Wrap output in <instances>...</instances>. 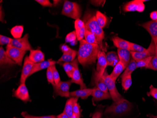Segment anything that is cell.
I'll return each mask as SVG.
<instances>
[{
  "instance_id": "cell-54",
  "label": "cell",
  "mask_w": 157,
  "mask_h": 118,
  "mask_svg": "<svg viewBox=\"0 0 157 118\" xmlns=\"http://www.w3.org/2000/svg\"><path fill=\"white\" fill-rule=\"evenodd\" d=\"M147 116L151 118H157V115H151V114H149V115H147Z\"/></svg>"
},
{
  "instance_id": "cell-9",
  "label": "cell",
  "mask_w": 157,
  "mask_h": 118,
  "mask_svg": "<svg viewBox=\"0 0 157 118\" xmlns=\"http://www.w3.org/2000/svg\"><path fill=\"white\" fill-rule=\"evenodd\" d=\"M71 80H68L67 81H61L58 84L54 86L55 93L57 96H59L61 97H70V88L72 85Z\"/></svg>"
},
{
  "instance_id": "cell-23",
  "label": "cell",
  "mask_w": 157,
  "mask_h": 118,
  "mask_svg": "<svg viewBox=\"0 0 157 118\" xmlns=\"http://www.w3.org/2000/svg\"><path fill=\"white\" fill-rule=\"evenodd\" d=\"M78 97H70L66 102L63 112H65L69 118H72L73 115V108L76 102H78Z\"/></svg>"
},
{
  "instance_id": "cell-12",
  "label": "cell",
  "mask_w": 157,
  "mask_h": 118,
  "mask_svg": "<svg viewBox=\"0 0 157 118\" xmlns=\"http://www.w3.org/2000/svg\"><path fill=\"white\" fill-rule=\"evenodd\" d=\"M28 38H29V35L26 34L24 35L23 38L20 39H13L10 43V45L21 50L26 51H30L31 50H32V47L28 40Z\"/></svg>"
},
{
  "instance_id": "cell-36",
  "label": "cell",
  "mask_w": 157,
  "mask_h": 118,
  "mask_svg": "<svg viewBox=\"0 0 157 118\" xmlns=\"http://www.w3.org/2000/svg\"><path fill=\"white\" fill-rule=\"evenodd\" d=\"M145 68L157 71V55L155 54V55L153 56L151 61Z\"/></svg>"
},
{
  "instance_id": "cell-3",
  "label": "cell",
  "mask_w": 157,
  "mask_h": 118,
  "mask_svg": "<svg viewBox=\"0 0 157 118\" xmlns=\"http://www.w3.org/2000/svg\"><path fill=\"white\" fill-rule=\"evenodd\" d=\"M131 108V103L123 98L117 102H114L112 105L107 107L105 110V114L121 116L128 112Z\"/></svg>"
},
{
  "instance_id": "cell-29",
  "label": "cell",
  "mask_w": 157,
  "mask_h": 118,
  "mask_svg": "<svg viewBox=\"0 0 157 118\" xmlns=\"http://www.w3.org/2000/svg\"><path fill=\"white\" fill-rule=\"evenodd\" d=\"M24 31V26H16L11 28L10 33L14 39H21Z\"/></svg>"
},
{
  "instance_id": "cell-31",
  "label": "cell",
  "mask_w": 157,
  "mask_h": 118,
  "mask_svg": "<svg viewBox=\"0 0 157 118\" xmlns=\"http://www.w3.org/2000/svg\"><path fill=\"white\" fill-rule=\"evenodd\" d=\"M84 39L88 43H90V44H97V45L100 46L99 43L96 36L92 33L87 31V30H86Z\"/></svg>"
},
{
  "instance_id": "cell-25",
  "label": "cell",
  "mask_w": 157,
  "mask_h": 118,
  "mask_svg": "<svg viewBox=\"0 0 157 118\" xmlns=\"http://www.w3.org/2000/svg\"><path fill=\"white\" fill-rule=\"evenodd\" d=\"M77 53L75 50H73L72 51L69 53L63 54L61 57L58 60L57 63H59L60 62H64V63H71L75 60Z\"/></svg>"
},
{
  "instance_id": "cell-5",
  "label": "cell",
  "mask_w": 157,
  "mask_h": 118,
  "mask_svg": "<svg viewBox=\"0 0 157 118\" xmlns=\"http://www.w3.org/2000/svg\"><path fill=\"white\" fill-rule=\"evenodd\" d=\"M103 78L113 101L117 102L122 99L123 97L117 90L115 81L110 77V75H108L106 71H105Z\"/></svg>"
},
{
  "instance_id": "cell-13",
  "label": "cell",
  "mask_w": 157,
  "mask_h": 118,
  "mask_svg": "<svg viewBox=\"0 0 157 118\" xmlns=\"http://www.w3.org/2000/svg\"><path fill=\"white\" fill-rule=\"evenodd\" d=\"M34 64V63L30 60L28 56H26L24 59L22 71L21 72L20 79V84H24L25 83L27 78L29 77L30 75Z\"/></svg>"
},
{
  "instance_id": "cell-32",
  "label": "cell",
  "mask_w": 157,
  "mask_h": 118,
  "mask_svg": "<svg viewBox=\"0 0 157 118\" xmlns=\"http://www.w3.org/2000/svg\"><path fill=\"white\" fill-rule=\"evenodd\" d=\"M132 77H131V74L128 75L126 77L122 79V86L123 89L125 91L129 89L130 87L132 85Z\"/></svg>"
},
{
  "instance_id": "cell-41",
  "label": "cell",
  "mask_w": 157,
  "mask_h": 118,
  "mask_svg": "<svg viewBox=\"0 0 157 118\" xmlns=\"http://www.w3.org/2000/svg\"><path fill=\"white\" fill-rule=\"evenodd\" d=\"M77 39L76 33L75 31H73L67 35L65 39L66 43H73Z\"/></svg>"
},
{
  "instance_id": "cell-27",
  "label": "cell",
  "mask_w": 157,
  "mask_h": 118,
  "mask_svg": "<svg viewBox=\"0 0 157 118\" xmlns=\"http://www.w3.org/2000/svg\"><path fill=\"white\" fill-rule=\"evenodd\" d=\"M96 20L97 23L100 27L103 29L105 27L108 22V18L102 12L99 11L96 12Z\"/></svg>"
},
{
  "instance_id": "cell-26",
  "label": "cell",
  "mask_w": 157,
  "mask_h": 118,
  "mask_svg": "<svg viewBox=\"0 0 157 118\" xmlns=\"http://www.w3.org/2000/svg\"><path fill=\"white\" fill-rule=\"evenodd\" d=\"M125 70V67H124V65L121 62H119L115 67H114L113 71L110 75V77L116 81L119 76Z\"/></svg>"
},
{
  "instance_id": "cell-42",
  "label": "cell",
  "mask_w": 157,
  "mask_h": 118,
  "mask_svg": "<svg viewBox=\"0 0 157 118\" xmlns=\"http://www.w3.org/2000/svg\"><path fill=\"white\" fill-rule=\"evenodd\" d=\"M75 31L76 33L77 39L78 40L80 41L82 40H83L86 32L85 26L82 27L80 29L76 30Z\"/></svg>"
},
{
  "instance_id": "cell-10",
  "label": "cell",
  "mask_w": 157,
  "mask_h": 118,
  "mask_svg": "<svg viewBox=\"0 0 157 118\" xmlns=\"http://www.w3.org/2000/svg\"><path fill=\"white\" fill-rule=\"evenodd\" d=\"M139 25L143 27L151 36L152 40L155 44L156 55H157V21H148Z\"/></svg>"
},
{
  "instance_id": "cell-53",
  "label": "cell",
  "mask_w": 157,
  "mask_h": 118,
  "mask_svg": "<svg viewBox=\"0 0 157 118\" xmlns=\"http://www.w3.org/2000/svg\"><path fill=\"white\" fill-rule=\"evenodd\" d=\"M61 2V1H53V5H54V6H57L60 2Z\"/></svg>"
},
{
  "instance_id": "cell-50",
  "label": "cell",
  "mask_w": 157,
  "mask_h": 118,
  "mask_svg": "<svg viewBox=\"0 0 157 118\" xmlns=\"http://www.w3.org/2000/svg\"><path fill=\"white\" fill-rule=\"evenodd\" d=\"M102 113L100 112H97L93 114L92 118H101Z\"/></svg>"
},
{
  "instance_id": "cell-40",
  "label": "cell",
  "mask_w": 157,
  "mask_h": 118,
  "mask_svg": "<svg viewBox=\"0 0 157 118\" xmlns=\"http://www.w3.org/2000/svg\"><path fill=\"white\" fill-rule=\"evenodd\" d=\"M21 115L24 118H56V116H55V115L43 116H33V115L28 114L25 112H22Z\"/></svg>"
},
{
  "instance_id": "cell-7",
  "label": "cell",
  "mask_w": 157,
  "mask_h": 118,
  "mask_svg": "<svg viewBox=\"0 0 157 118\" xmlns=\"http://www.w3.org/2000/svg\"><path fill=\"white\" fill-rule=\"evenodd\" d=\"M107 66L108 65L106 59L105 53L104 51H100L98 55V63L94 79H99L103 77Z\"/></svg>"
},
{
  "instance_id": "cell-28",
  "label": "cell",
  "mask_w": 157,
  "mask_h": 118,
  "mask_svg": "<svg viewBox=\"0 0 157 118\" xmlns=\"http://www.w3.org/2000/svg\"><path fill=\"white\" fill-rule=\"evenodd\" d=\"M136 68H137L136 61L134 60L133 58H131L130 63L128 64V66L126 67L125 71L123 72V73L121 76V78L122 79L128 75H130Z\"/></svg>"
},
{
  "instance_id": "cell-30",
  "label": "cell",
  "mask_w": 157,
  "mask_h": 118,
  "mask_svg": "<svg viewBox=\"0 0 157 118\" xmlns=\"http://www.w3.org/2000/svg\"><path fill=\"white\" fill-rule=\"evenodd\" d=\"M63 67L68 77L70 78H72L75 68L74 61L71 63H64L63 64Z\"/></svg>"
},
{
  "instance_id": "cell-51",
  "label": "cell",
  "mask_w": 157,
  "mask_h": 118,
  "mask_svg": "<svg viewBox=\"0 0 157 118\" xmlns=\"http://www.w3.org/2000/svg\"><path fill=\"white\" fill-rule=\"evenodd\" d=\"M56 118H69L68 116L65 113V112H63L61 114H59L58 116H56Z\"/></svg>"
},
{
  "instance_id": "cell-14",
  "label": "cell",
  "mask_w": 157,
  "mask_h": 118,
  "mask_svg": "<svg viewBox=\"0 0 157 118\" xmlns=\"http://www.w3.org/2000/svg\"><path fill=\"white\" fill-rule=\"evenodd\" d=\"M14 96L25 103L31 101L25 83L20 84L17 89L14 91Z\"/></svg>"
},
{
  "instance_id": "cell-52",
  "label": "cell",
  "mask_w": 157,
  "mask_h": 118,
  "mask_svg": "<svg viewBox=\"0 0 157 118\" xmlns=\"http://www.w3.org/2000/svg\"><path fill=\"white\" fill-rule=\"evenodd\" d=\"M2 10V6H1V18H0V19H1V21L2 23L6 22L5 21H4V19H3V17L2 16V14H3Z\"/></svg>"
},
{
  "instance_id": "cell-45",
  "label": "cell",
  "mask_w": 157,
  "mask_h": 118,
  "mask_svg": "<svg viewBox=\"0 0 157 118\" xmlns=\"http://www.w3.org/2000/svg\"><path fill=\"white\" fill-rule=\"evenodd\" d=\"M35 2L40 4L43 7H52L53 5L49 0H36Z\"/></svg>"
},
{
  "instance_id": "cell-1",
  "label": "cell",
  "mask_w": 157,
  "mask_h": 118,
  "mask_svg": "<svg viewBox=\"0 0 157 118\" xmlns=\"http://www.w3.org/2000/svg\"><path fill=\"white\" fill-rule=\"evenodd\" d=\"M101 47L97 44H90L84 39L80 41V47L78 52V63L83 66L96 63Z\"/></svg>"
},
{
  "instance_id": "cell-33",
  "label": "cell",
  "mask_w": 157,
  "mask_h": 118,
  "mask_svg": "<svg viewBox=\"0 0 157 118\" xmlns=\"http://www.w3.org/2000/svg\"><path fill=\"white\" fill-rule=\"evenodd\" d=\"M94 81H95L96 87L98 88L100 90H102L104 92H108V89L106 86L103 77L99 79H94Z\"/></svg>"
},
{
  "instance_id": "cell-35",
  "label": "cell",
  "mask_w": 157,
  "mask_h": 118,
  "mask_svg": "<svg viewBox=\"0 0 157 118\" xmlns=\"http://www.w3.org/2000/svg\"><path fill=\"white\" fill-rule=\"evenodd\" d=\"M130 51H134V52H143L145 51L147 49L145 48L144 47L137 45L136 43H130Z\"/></svg>"
},
{
  "instance_id": "cell-39",
  "label": "cell",
  "mask_w": 157,
  "mask_h": 118,
  "mask_svg": "<svg viewBox=\"0 0 157 118\" xmlns=\"http://www.w3.org/2000/svg\"><path fill=\"white\" fill-rule=\"evenodd\" d=\"M52 70L54 80L55 84V85H58L61 81L60 77L59 74V72L56 70L55 65L52 66Z\"/></svg>"
},
{
  "instance_id": "cell-6",
  "label": "cell",
  "mask_w": 157,
  "mask_h": 118,
  "mask_svg": "<svg viewBox=\"0 0 157 118\" xmlns=\"http://www.w3.org/2000/svg\"><path fill=\"white\" fill-rule=\"evenodd\" d=\"M6 53L16 63L21 66L24 57L26 54V51L21 50L12 45L9 44L6 47Z\"/></svg>"
},
{
  "instance_id": "cell-55",
  "label": "cell",
  "mask_w": 157,
  "mask_h": 118,
  "mask_svg": "<svg viewBox=\"0 0 157 118\" xmlns=\"http://www.w3.org/2000/svg\"><path fill=\"white\" fill-rule=\"evenodd\" d=\"M16 118V117H14V118Z\"/></svg>"
},
{
  "instance_id": "cell-2",
  "label": "cell",
  "mask_w": 157,
  "mask_h": 118,
  "mask_svg": "<svg viewBox=\"0 0 157 118\" xmlns=\"http://www.w3.org/2000/svg\"><path fill=\"white\" fill-rule=\"evenodd\" d=\"M83 21L85 24L86 30L92 33L96 36L100 46L104 51L105 49L103 46V40L105 38V34L103 29L97 23L96 16L90 11H86Z\"/></svg>"
},
{
  "instance_id": "cell-20",
  "label": "cell",
  "mask_w": 157,
  "mask_h": 118,
  "mask_svg": "<svg viewBox=\"0 0 157 118\" xmlns=\"http://www.w3.org/2000/svg\"><path fill=\"white\" fill-rule=\"evenodd\" d=\"M91 96H92L93 100L94 101H102L112 98L109 92H104L96 87L94 88Z\"/></svg>"
},
{
  "instance_id": "cell-48",
  "label": "cell",
  "mask_w": 157,
  "mask_h": 118,
  "mask_svg": "<svg viewBox=\"0 0 157 118\" xmlns=\"http://www.w3.org/2000/svg\"><path fill=\"white\" fill-rule=\"evenodd\" d=\"M105 1H91V3L95 6H103L105 4Z\"/></svg>"
},
{
  "instance_id": "cell-22",
  "label": "cell",
  "mask_w": 157,
  "mask_h": 118,
  "mask_svg": "<svg viewBox=\"0 0 157 118\" xmlns=\"http://www.w3.org/2000/svg\"><path fill=\"white\" fill-rule=\"evenodd\" d=\"M0 64L1 67L4 65L12 66L16 64L15 62L10 58L2 47H0Z\"/></svg>"
},
{
  "instance_id": "cell-44",
  "label": "cell",
  "mask_w": 157,
  "mask_h": 118,
  "mask_svg": "<svg viewBox=\"0 0 157 118\" xmlns=\"http://www.w3.org/2000/svg\"><path fill=\"white\" fill-rule=\"evenodd\" d=\"M149 96H151L153 98L157 100V88L151 85L150 87V92L148 93Z\"/></svg>"
},
{
  "instance_id": "cell-16",
  "label": "cell",
  "mask_w": 157,
  "mask_h": 118,
  "mask_svg": "<svg viewBox=\"0 0 157 118\" xmlns=\"http://www.w3.org/2000/svg\"><path fill=\"white\" fill-rule=\"evenodd\" d=\"M117 54L119 56L120 62L124 65L126 69L131 61V55L130 51L126 49H118Z\"/></svg>"
},
{
  "instance_id": "cell-37",
  "label": "cell",
  "mask_w": 157,
  "mask_h": 118,
  "mask_svg": "<svg viewBox=\"0 0 157 118\" xmlns=\"http://www.w3.org/2000/svg\"><path fill=\"white\" fill-rule=\"evenodd\" d=\"M81 112L80 105L78 102H76L73 108V115L72 118H80Z\"/></svg>"
},
{
  "instance_id": "cell-43",
  "label": "cell",
  "mask_w": 157,
  "mask_h": 118,
  "mask_svg": "<svg viewBox=\"0 0 157 118\" xmlns=\"http://www.w3.org/2000/svg\"><path fill=\"white\" fill-rule=\"evenodd\" d=\"M12 39H11V38L1 35H0V45L1 46L4 45H9L11 43Z\"/></svg>"
},
{
  "instance_id": "cell-21",
  "label": "cell",
  "mask_w": 157,
  "mask_h": 118,
  "mask_svg": "<svg viewBox=\"0 0 157 118\" xmlns=\"http://www.w3.org/2000/svg\"><path fill=\"white\" fill-rule=\"evenodd\" d=\"M112 40L114 45L118 49L128 50L130 51V43L128 41L119 38L118 36L114 35L112 37Z\"/></svg>"
},
{
  "instance_id": "cell-24",
  "label": "cell",
  "mask_w": 157,
  "mask_h": 118,
  "mask_svg": "<svg viewBox=\"0 0 157 118\" xmlns=\"http://www.w3.org/2000/svg\"><path fill=\"white\" fill-rule=\"evenodd\" d=\"M106 59L107 62V65L112 67H115L120 62L118 54L115 51H110L107 53L106 54Z\"/></svg>"
},
{
  "instance_id": "cell-49",
  "label": "cell",
  "mask_w": 157,
  "mask_h": 118,
  "mask_svg": "<svg viewBox=\"0 0 157 118\" xmlns=\"http://www.w3.org/2000/svg\"><path fill=\"white\" fill-rule=\"evenodd\" d=\"M150 18L153 21H157V11H153L150 14Z\"/></svg>"
},
{
  "instance_id": "cell-18",
  "label": "cell",
  "mask_w": 157,
  "mask_h": 118,
  "mask_svg": "<svg viewBox=\"0 0 157 118\" xmlns=\"http://www.w3.org/2000/svg\"><path fill=\"white\" fill-rule=\"evenodd\" d=\"M28 57L35 64L44 62L45 60L44 54L40 49L31 50Z\"/></svg>"
},
{
  "instance_id": "cell-11",
  "label": "cell",
  "mask_w": 157,
  "mask_h": 118,
  "mask_svg": "<svg viewBox=\"0 0 157 118\" xmlns=\"http://www.w3.org/2000/svg\"><path fill=\"white\" fill-rule=\"evenodd\" d=\"M144 2H145V1L134 0V1L129 2L123 6V11L125 12H132V11L143 12L145 9V5L144 3Z\"/></svg>"
},
{
  "instance_id": "cell-4",
  "label": "cell",
  "mask_w": 157,
  "mask_h": 118,
  "mask_svg": "<svg viewBox=\"0 0 157 118\" xmlns=\"http://www.w3.org/2000/svg\"><path fill=\"white\" fill-rule=\"evenodd\" d=\"M61 14L76 20L81 17L82 10L80 5L77 2L65 1Z\"/></svg>"
},
{
  "instance_id": "cell-15",
  "label": "cell",
  "mask_w": 157,
  "mask_h": 118,
  "mask_svg": "<svg viewBox=\"0 0 157 118\" xmlns=\"http://www.w3.org/2000/svg\"><path fill=\"white\" fill-rule=\"evenodd\" d=\"M74 63L75 64V68L74 73H73V76L71 78L72 83H75V84L80 85L81 89L87 88L85 84L84 83L83 80L82 78L80 70L78 69V59H75L74 61Z\"/></svg>"
},
{
  "instance_id": "cell-46",
  "label": "cell",
  "mask_w": 157,
  "mask_h": 118,
  "mask_svg": "<svg viewBox=\"0 0 157 118\" xmlns=\"http://www.w3.org/2000/svg\"><path fill=\"white\" fill-rule=\"evenodd\" d=\"M84 26H85V24L83 20H81L80 18L75 20V31L84 27Z\"/></svg>"
},
{
  "instance_id": "cell-38",
  "label": "cell",
  "mask_w": 157,
  "mask_h": 118,
  "mask_svg": "<svg viewBox=\"0 0 157 118\" xmlns=\"http://www.w3.org/2000/svg\"><path fill=\"white\" fill-rule=\"evenodd\" d=\"M47 79L48 82L52 84L53 87L55 86L54 80L52 70V66L48 68L46 73Z\"/></svg>"
},
{
  "instance_id": "cell-19",
  "label": "cell",
  "mask_w": 157,
  "mask_h": 118,
  "mask_svg": "<svg viewBox=\"0 0 157 118\" xmlns=\"http://www.w3.org/2000/svg\"><path fill=\"white\" fill-rule=\"evenodd\" d=\"M94 88H84L73 91L70 93V97H80L82 99H86L92 95Z\"/></svg>"
},
{
  "instance_id": "cell-8",
  "label": "cell",
  "mask_w": 157,
  "mask_h": 118,
  "mask_svg": "<svg viewBox=\"0 0 157 118\" xmlns=\"http://www.w3.org/2000/svg\"><path fill=\"white\" fill-rule=\"evenodd\" d=\"M130 53H131L132 58H133L136 62H138L142 59L149 57L153 56L156 54V48H155V44H154L153 41L151 40L150 45L145 51H143V52L130 51Z\"/></svg>"
},
{
  "instance_id": "cell-17",
  "label": "cell",
  "mask_w": 157,
  "mask_h": 118,
  "mask_svg": "<svg viewBox=\"0 0 157 118\" xmlns=\"http://www.w3.org/2000/svg\"><path fill=\"white\" fill-rule=\"evenodd\" d=\"M56 63V61H53L52 59H49L48 61H44L38 63H34L30 76L37 72L39 71L44 69H48L52 66L55 65Z\"/></svg>"
},
{
  "instance_id": "cell-47",
  "label": "cell",
  "mask_w": 157,
  "mask_h": 118,
  "mask_svg": "<svg viewBox=\"0 0 157 118\" xmlns=\"http://www.w3.org/2000/svg\"><path fill=\"white\" fill-rule=\"evenodd\" d=\"M60 49L62 51L63 54L69 53V52H71V51L73 50L71 48L68 46L65 45V44L61 45V46H60Z\"/></svg>"
},
{
  "instance_id": "cell-34",
  "label": "cell",
  "mask_w": 157,
  "mask_h": 118,
  "mask_svg": "<svg viewBox=\"0 0 157 118\" xmlns=\"http://www.w3.org/2000/svg\"><path fill=\"white\" fill-rule=\"evenodd\" d=\"M152 57L153 56L149 57L146 58L142 59L138 62H136L137 68H144V67L146 68L151 61Z\"/></svg>"
}]
</instances>
